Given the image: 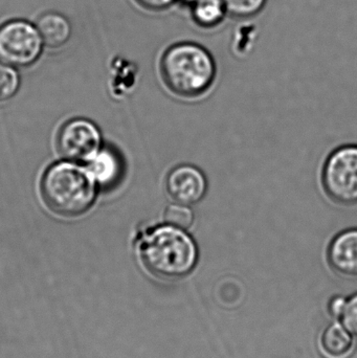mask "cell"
Masks as SVG:
<instances>
[{
	"label": "cell",
	"mask_w": 357,
	"mask_h": 358,
	"mask_svg": "<svg viewBox=\"0 0 357 358\" xmlns=\"http://www.w3.org/2000/svg\"><path fill=\"white\" fill-rule=\"evenodd\" d=\"M138 252L143 266L159 279H182L199 261L198 245L189 231L165 222L142 234Z\"/></svg>",
	"instance_id": "1"
},
{
	"label": "cell",
	"mask_w": 357,
	"mask_h": 358,
	"mask_svg": "<svg viewBox=\"0 0 357 358\" xmlns=\"http://www.w3.org/2000/svg\"><path fill=\"white\" fill-rule=\"evenodd\" d=\"M161 75L172 94L184 100H195L205 96L215 83L217 65L205 46L178 42L163 52Z\"/></svg>",
	"instance_id": "2"
},
{
	"label": "cell",
	"mask_w": 357,
	"mask_h": 358,
	"mask_svg": "<svg viewBox=\"0 0 357 358\" xmlns=\"http://www.w3.org/2000/svg\"><path fill=\"white\" fill-rule=\"evenodd\" d=\"M96 185L88 168L66 161L46 169L40 189L44 203L52 212L62 217H77L92 208Z\"/></svg>",
	"instance_id": "3"
},
{
	"label": "cell",
	"mask_w": 357,
	"mask_h": 358,
	"mask_svg": "<svg viewBox=\"0 0 357 358\" xmlns=\"http://www.w3.org/2000/svg\"><path fill=\"white\" fill-rule=\"evenodd\" d=\"M321 182L326 195L335 203L357 204V145L337 147L327 157Z\"/></svg>",
	"instance_id": "4"
},
{
	"label": "cell",
	"mask_w": 357,
	"mask_h": 358,
	"mask_svg": "<svg viewBox=\"0 0 357 358\" xmlns=\"http://www.w3.org/2000/svg\"><path fill=\"white\" fill-rule=\"evenodd\" d=\"M44 42L37 25L27 20H10L0 27V62L27 67L41 56Z\"/></svg>",
	"instance_id": "5"
},
{
	"label": "cell",
	"mask_w": 357,
	"mask_h": 358,
	"mask_svg": "<svg viewBox=\"0 0 357 358\" xmlns=\"http://www.w3.org/2000/svg\"><path fill=\"white\" fill-rule=\"evenodd\" d=\"M100 130L85 119L67 122L57 136V148L67 161L90 162L100 151Z\"/></svg>",
	"instance_id": "6"
},
{
	"label": "cell",
	"mask_w": 357,
	"mask_h": 358,
	"mask_svg": "<svg viewBox=\"0 0 357 358\" xmlns=\"http://www.w3.org/2000/svg\"><path fill=\"white\" fill-rule=\"evenodd\" d=\"M165 187L172 201L191 206L203 201L207 193L205 173L190 164H182L170 170Z\"/></svg>",
	"instance_id": "7"
},
{
	"label": "cell",
	"mask_w": 357,
	"mask_h": 358,
	"mask_svg": "<svg viewBox=\"0 0 357 358\" xmlns=\"http://www.w3.org/2000/svg\"><path fill=\"white\" fill-rule=\"evenodd\" d=\"M329 266L342 277L357 278V229L335 235L327 248Z\"/></svg>",
	"instance_id": "8"
},
{
	"label": "cell",
	"mask_w": 357,
	"mask_h": 358,
	"mask_svg": "<svg viewBox=\"0 0 357 358\" xmlns=\"http://www.w3.org/2000/svg\"><path fill=\"white\" fill-rule=\"evenodd\" d=\"M356 349V336L342 324H329L320 338V350L325 358H349Z\"/></svg>",
	"instance_id": "9"
},
{
	"label": "cell",
	"mask_w": 357,
	"mask_h": 358,
	"mask_svg": "<svg viewBox=\"0 0 357 358\" xmlns=\"http://www.w3.org/2000/svg\"><path fill=\"white\" fill-rule=\"evenodd\" d=\"M44 45L57 48L64 45L71 37L73 29L66 17L59 13L50 12L42 15L37 22Z\"/></svg>",
	"instance_id": "10"
},
{
	"label": "cell",
	"mask_w": 357,
	"mask_h": 358,
	"mask_svg": "<svg viewBox=\"0 0 357 358\" xmlns=\"http://www.w3.org/2000/svg\"><path fill=\"white\" fill-rule=\"evenodd\" d=\"M88 169L92 172L96 183L108 187L115 185L117 179L121 178L123 164L117 157V153L109 149H100L96 157L89 162Z\"/></svg>",
	"instance_id": "11"
},
{
	"label": "cell",
	"mask_w": 357,
	"mask_h": 358,
	"mask_svg": "<svg viewBox=\"0 0 357 358\" xmlns=\"http://www.w3.org/2000/svg\"><path fill=\"white\" fill-rule=\"evenodd\" d=\"M191 15L195 24L207 29L219 27L228 16L224 0H197L191 4Z\"/></svg>",
	"instance_id": "12"
},
{
	"label": "cell",
	"mask_w": 357,
	"mask_h": 358,
	"mask_svg": "<svg viewBox=\"0 0 357 358\" xmlns=\"http://www.w3.org/2000/svg\"><path fill=\"white\" fill-rule=\"evenodd\" d=\"M194 220L195 214L192 206L187 204L172 202L163 212V222L186 231H189L194 224Z\"/></svg>",
	"instance_id": "13"
},
{
	"label": "cell",
	"mask_w": 357,
	"mask_h": 358,
	"mask_svg": "<svg viewBox=\"0 0 357 358\" xmlns=\"http://www.w3.org/2000/svg\"><path fill=\"white\" fill-rule=\"evenodd\" d=\"M224 2L230 16L247 19L262 12L268 0H224Z\"/></svg>",
	"instance_id": "14"
},
{
	"label": "cell",
	"mask_w": 357,
	"mask_h": 358,
	"mask_svg": "<svg viewBox=\"0 0 357 358\" xmlns=\"http://www.w3.org/2000/svg\"><path fill=\"white\" fill-rule=\"evenodd\" d=\"M20 87V77L15 67L0 62V102H6L16 96Z\"/></svg>",
	"instance_id": "15"
},
{
	"label": "cell",
	"mask_w": 357,
	"mask_h": 358,
	"mask_svg": "<svg viewBox=\"0 0 357 358\" xmlns=\"http://www.w3.org/2000/svg\"><path fill=\"white\" fill-rule=\"evenodd\" d=\"M340 321L357 338V294L346 300Z\"/></svg>",
	"instance_id": "16"
},
{
	"label": "cell",
	"mask_w": 357,
	"mask_h": 358,
	"mask_svg": "<svg viewBox=\"0 0 357 358\" xmlns=\"http://www.w3.org/2000/svg\"><path fill=\"white\" fill-rule=\"evenodd\" d=\"M180 0H136L143 8L149 10H154V12H161V10H168L172 6Z\"/></svg>",
	"instance_id": "17"
},
{
	"label": "cell",
	"mask_w": 357,
	"mask_h": 358,
	"mask_svg": "<svg viewBox=\"0 0 357 358\" xmlns=\"http://www.w3.org/2000/svg\"><path fill=\"white\" fill-rule=\"evenodd\" d=\"M346 300L347 299L343 298V296H335L333 300L329 302V311L333 317L340 319L343 313L344 307H345Z\"/></svg>",
	"instance_id": "18"
},
{
	"label": "cell",
	"mask_w": 357,
	"mask_h": 358,
	"mask_svg": "<svg viewBox=\"0 0 357 358\" xmlns=\"http://www.w3.org/2000/svg\"><path fill=\"white\" fill-rule=\"evenodd\" d=\"M180 1L184 2V3L189 4V6H191V4L194 3L195 1H197V0H180Z\"/></svg>",
	"instance_id": "19"
}]
</instances>
